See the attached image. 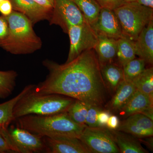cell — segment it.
<instances>
[{"label":"cell","mask_w":153,"mask_h":153,"mask_svg":"<svg viewBox=\"0 0 153 153\" xmlns=\"http://www.w3.org/2000/svg\"><path fill=\"white\" fill-rule=\"evenodd\" d=\"M49 73L32 91L40 94H57L74 99L88 105L100 107L104 103L106 87L102 76L94 49L82 52L68 63L58 64L45 60Z\"/></svg>","instance_id":"1"},{"label":"cell","mask_w":153,"mask_h":153,"mask_svg":"<svg viewBox=\"0 0 153 153\" xmlns=\"http://www.w3.org/2000/svg\"><path fill=\"white\" fill-rule=\"evenodd\" d=\"M17 126L43 137L79 138L86 125L76 123L67 112L49 115L30 114L18 118Z\"/></svg>","instance_id":"2"},{"label":"cell","mask_w":153,"mask_h":153,"mask_svg":"<svg viewBox=\"0 0 153 153\" xmlns=\"http://www.w3.org/2000/svg\"><path fill=\"white\" fill-rule=\"evenodd\" d=\"M4 17L8 25V33L0 42V47L14 55L31 54L41 49L42 41L34 32L27 17L14 10Z\"/></svg>","instance_id":"3"},{"label":"cell","mask_w":153,"mask_h":153,"mask_svg":"<svg viewBox=\"0 0 153 153\" xmlns=\"http://www.w3.org/2000/svg\"><path fill=\"white\" fill-rule=\"evenodd\" d=\"M75 100L60 94L36 93L32 89L20 99L14 107V119L27 115H49L67 112Z\"/></svg>","instance_id":"4"},{"label":"cell","mask_w":153,"mask_h":153,"mask_svg":"<svg viewBox=\"0 0 153 153\" xmlns=\"http://www.w3.org/2000/svg\"><path fill=\"white\" fill-rule=\"evenodd\" d=\"M123 37L135 41L143 29L153 21V9L136 2L126 3L114 10Z\"/></svg>","instance_id":"5"},{"label":"cell","mask_w":153,"mask_h":153,"mask_svg":"<svg viewBox=\"0 0 153 153\" xmlns=\"http://www.w3.org/2000/svg\"><path fill=\"white\" fill-rule=\"evenodd\" d=\"M0 128L12 152L33 153L46 151L44 137L18 126Z\"/></svg>","instance_id":"6"},{"label":"cell","mask_w":153,"mask_h":153,"mask_svg":"<svg viewBox=\"0 0 153 153\" xmlns=\"http://www.w3.org/2000/svg\"><path fill=\"white\" fill-rule=\"evenodd\" d=\"M67 34L70 46L66 63L74 60L82 52L94 49L97 42V34L87 21L80 25L71 26Z\"/></svg>","instance_id":"7"},{"label":"cell","mask_w":153,"mask_h":153,"mask_svg":"<svg viewBox=\"0 0 153 153\" xmlns=\"http://www.w3.org/2000/svg\"><path fill=\"white\" fill-rule=\"evenodd\" d=\"M79 139L91 153H120L110 130L105 127L86 126Z\"/></svg>","instance_id":"8"},{"label":"cell","mask_w":153,"mask_h":153,"mask_svg":"<svg viewBox=\"0 0 153 153\" xmlns=\"http://www.w3.org/2000/svg\"><path fill=\"white\" fill-rule=\"evenodd\" d=\"M54 7L49 22L50 25L60 26L63 32L68 33L73 25H80L86 21L72 0H53Z\"/></svg>","instance_id":"9"},{"label":"cell","mask_w":153,"mask_h":153,"mask_svg":"<svg viewBox=\"0 0 153 153\" xmlns=\"http://www.w3.org/2000/svg\"><path fill=\"white\" fill-rule=\"evenodd\" d=\"M120 123L115 130L125 132L139 139L153 136V120L140 113L134 114Z\"/></svg>","instance_id":"10"},{"label":"cell","mask_w":153,"mask_h":153,"mask_svg":"<svg viewBox=\"0 0 153 153\" xmlns=\"http://www.w3.org/2000/svg\"><path fill=\"white\" fill-rule=\"evenodd\" d=\"M91 26L97 34L116 40L123 37L120 24L113 10L101 8L96 21Z\"/></svg>","instance_id":"11"},{"label":"cell","mask_w":153,"mask_h":153,"mask_svg":"<svg viewBox=\"0 0 153 153\" xmlns=\"http://www.w3.org/2000/svg\"><path fill=\"white\" fill-rule=\"evenodd\" d=\"M46 151L51 153H91L79 138L61 137L55 138L44 137Z\"/></svg>","instance_id":"12"},{"label":"cell","mask_w":153,"mask_h":153,"mask_svg":"<svg viewBox=\"0 0 153 153\" xmlns=\"http://www.w3.org/2000/svg\"><path fill=\"white\" fill-rule=\"evenodd\" d=\"M13 10L27 17L34 25L44 20H50L52 12L39 5L33 0H10Z\"/></svg>","instance_id":"13"},{"label":"cell","mask_w":153,"mask_h":153,"mask_svg":"<svg viewBox=\"0 0 153 153\" xmlns=\"http://www.w3.org/2000/svg\"><path fill=\"white\" fill-rule=\"evenodd\" d=\"M136 55L144 60L145 63H153V21L141 31L134 41Z\"/></svg>","instance_id":"14"},{"label":"cell","mask_w":153,"mask_h":153,"mask_svg":"<svg viewBox=\"0 0 153 153\" xmlns=\"http://www.w3.org/2000/svg\"><path fill=\"white\" fill-rule=\"evenodd\" d=\"M151 108H153V99L136 89L120 112L123 115L128 117L134 114H143L145 111Z\"/></svg>","instance_id":"15"},{"label":"cell","mask_w":153,"mask_h":153,"mask_svg":"<svg viewBox=\"0 0 153 153\" xmlns=\"http://www.w3.org/2000/svg\"><path fill=\"white\" fill-rule=\"evenodd\" d=\"M97 40L94 49L100 63L114 61L116 57L117 40L104 35L97 34Z\"/></svg>","instance_id":"16"},{"label":"cell","mask_w":153,"mask_h":153,"mask_svg":"<svg viewBox=\"0 0 153 153\" xmlns=\"http://www.w3.org/2000/svg\"><path fill=\"white\" fill-rule=\"evenodd\" d=\"M100 66L105 86L115 92L124 79L122 67L114 61L100 63Z\"/></svg>","instance_id":"17"},{"label":"cell","mask_w":153,"mask_h":153,"mask_svg":"<svg viewBox=\"0 0 153 153\" xmlns=\"http://www.w3.org/2000/svg\"><path fill=\"white\" fill-rule=\"evenodd\" d=\"M136 89L132 81L124 79L115 91V94L108 104L110 109L113 111H120Z\"/></svg>","instance_id":"18"},{"label":"cell","mask_w":153,"mask_h":153,"mask_svg":"<svg viewBox=\"0 0 153 153\" xmlns=\"http://www.w3.org/2000/svg\"><path fill=\"white\" fill-rule=\"evenodd\" d=\"M115 142L121 153H147L140 142L134 136L123 132L111 130Z\"/></svg>","instance_id":"19"},{"label":"cell","mask_w":153,"mask_h":153,"mask_svg":"<svg viewBox=\"0 0 153 153\" xmlns=\"http://www.w3.org/2000/svg\"><path fill=\"white\" fill-rule=\"evenodd\" d=\"M34 86L35 85L30 84L25 86L15 97L0 104V128H8L12 122L15 120L13 114L14 107L19 100L32 90Z\"/></svg>","instance_id":"20"},{"label":"cell","mask_w":153,"mask_h":153,"mask_svg":"<svg viewBox=\"0 0 153 153\" xmlns=\"http://www.w3.org/2000/svg\"><path fill=\"white\" fill-rule=\"evenodd\" d=\"M136 55L134 41L124 37L117 39L116 58L118 64L123 67L135 58Z\"/></svg>","instance_id":"21"},{"label":"cell","mask_w":153,"mask_h":153,"mask_svg":"<svg viewBox=\"0 0 153 153\" xmlns=\"http://www.w3.org/2000/svg\"><path fill=\"white\" fill-rule=\"evenodd\" d=\"M91 26L95 23L100 12V6L94 0H72Z\"/></svg>","instance_id":"22"},{"label":"cell","mask_w":153,"mask_h":153,"mask_svg":"<svg viewBox=\"0 0 153 153\" xmlns=\"http://www.w3.org/2000/svg\"><path fill=\"white\" fill-rule=\"evenodd\" d=\"M137 90L153 99V68H145L144 71L132 81Z\"/></svg>","instance_id":"23"},{"label":"cell","mask_w":153,"mask_h":153,"mask_svg":"<svg viewBox=\"0 0 153 153\" xmlns=\"http://www.w3.org/2000/svg\"><path fill=\"white\" fill-rule=\"evenodd\" d=\"M17 76L18 74L14 70L0 71V98H7L12 94Z\"/></svg>","instance_id":"24"},{"label":"cell","mask_w":153,"mask_h":153,"mask_svg":"<svg viewBox=\"0 0 153 153\" xmlns=\"http://www.w3.org/2000/svg\"><path fill=\"white\" fill-rule=\"evenodd\" d=\"M88 106L82 102L75 100L67 110V114L76 123L85 125Z\"/></svg>","instance_id":"25"},{"label":"cell","mask_w":153,"mask_h":153,"mask_svg":"<svg viewBox=\"0 0 153 153\" xmlns=\"http://www.w3.org/2000/svg\"><path fill=\"white\" fill-rule=\"evenodd\" d=\"M144 60L141 58L134 59L122 67L125 80L132 81L145 69Z\"/></svg>","instance_id":"26"},{"label":"cell","mask_w":153,"mask_h":153,"mask_svg":"<svg viewBox=\"0 0 153 153\" xmlns=\"http://www.w3.org/2000/svg\"><path fill=\"white\" fill-rule=\"evenodd\" d=\"M101 109L100 107L96 105H88L87 115L85 118V124L91 127L99 126L97 121V115Z\"/></svg>","instance_id":"27"},{"label":"cell","mask_w":153,"mask_h":153,"mask_svg":"<svg viewBox=\"0 0 153 153\" xmlns=\"http://www.w3.org/2000/svg\"><path fill=\"white\" fill-rule=\"evenodd\" d=\"M101 8L114 10L126 3L125 0H94Z\"/></svg>","instance_id":"28"},{"label":"cell","mask_w":153,"mask_h":153,"mask_svg":"<svg viewBox=\"0 0 153 153\" xmlns=\"http://www.w3.org/2000/svg\"><path fill=\"white\" fill-rule=\"evenodd\" d=\"M7 22L4 16H0V42L6 38L8 33Z\"/></svg>","instance_id":"29"},{"label":"cell","mask_w":153,"mask_h":153,"mask_svg":"<svg viewBox=\"0 0 153 153\" xmlns=\"http://www.w3.org/2000/svg\"><path fill=\"white\" fill-rule=\"evenodd\" d=\"M13 10V6L10 0H4L0 2V13L3 16H9Z\"/></svg>","instance_id":"30"},{"label":"cell","mask_w":153,"mask_h":153,"mask_svg":"<svg viewBox=\"0 0 153 153\" xmlns=\"http://www.w3.org/2000/svg\"><path fill=\"white\" fill-rule=\"evenodd\" d=\"M110 116V114L108 111L101 110L97 115V121L99 126H106Z\"/></svg>","instance_id":"31"},{"label":"cell","mask_w":153,"mask_h":153,"mask_svg":"<svg viewBox=\"0 0 153 153\" xmlns=\"http://www.w3.org/2000/svg\"><path fill=\"white\" fill-rule=\"evenodd\" d=\"M120 123L119 119L117 116L111 115L108 121L106 126L110 130H115L118 127Z\"/></svg>","instance_id":"32"},{"label":"cell","mask_w":153,"mask_h":153,"mask_svg":"<svg viewBox=\"0 0 153 153\" xmlns=\"http://www.w3.org/2000/svg\"><path fill=\"white\" fill-rule=\"evenodd\" d=\"M7 152H12L0 128V153Z\"/></svg>","instance_id":"33"},{"label":"cell","mask_w":153,"mask_h":153,"mask_svg":"<svg viewBox=\"0 0 153 153\" xmlns=\"http://www.w3.org/2000/svg\"><path fill=\"white\" fill-rule=\"evenodd\" d=\"M38 4L47 10L52 12L54 7L53 0H33Z\"/></svg>","instance_id":"34"},{"label":"cell","mask_w":153,"mask_h":153,"mask_svg":"<svg viewBox=\"0 0 153 153\" xmlns=\"http://www.w3.org/2000/svg\"><path fill=\"white\" fill-rule=\"evenodd\" d=\"M135 2L141 5L153 9V0H137Z\"/></svg>","instance_id":"35"},{"label":"cell","mask_w":153,"mask_h":153,"mask_svg":"<svg viewBox=\"0 0 153 153\" xmlns=\"http://www.w3.org/2000/svg\"><path fill=\"white\" fill-rule=\"evenodd\" d=\"M146 139H145L144 138H143L140 139L141 141L143 142L151 150L152 149L153 150V137L152 136L147 137H145Z\"/></svg>","instance_id":"36"},{"label":"cell","mask_w":153,"mask_h":153,"mask_svg":"<svg viewBox=\"0 0 153 153\" xmlns=\"http://www.w3.org/2000/svg\"><path fill=\"white\" fill-rule=\"evenodd\" d=\"M137 0H125L126 3L132 2H135Z\"/></svg>","instance_id":"37"},{"label":"cell","mask_w":153,"mask_h":153,"mask_svg":"<svg viewBox=\"0 0 153 153\" xmlns=\"http://www.w3.org/2000/svg\"><path fill=\"white\" fill-rule=\"evenodd\" d=\"M4 1V0H0V2H1L2 1Z\"/></svg>","instance_id":"38"}]
</instances>
